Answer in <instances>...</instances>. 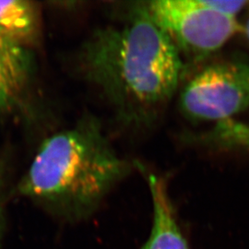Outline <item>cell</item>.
<instances>
[{"mask_svg":"<svg viewBox=\"0 0 249 249\" xmlns=\"http://www.w3.org/2000/svg\"><path fill=\"white\" fill-rule=\"evenodd\" d=\"M194 142L210 148L249 152V124L234 119L218 122L210 130L198 134Z\"/></svg>","mask_w":249,"mask_h":249,"instance_id":"8","label":"cell"},{"mask_svg":"<svg viewBox=\"0 0 249 249\" xmlns=\"http://www.w3.org/2000/svg\"><path fill=\"white\" fill-rule=\"evenodd\" d=\"M178 107L195 123L222 122L249 110V62L223 60L205 66L184 84Z\"/></svg>","mask_w":249,"mask_h":249,"instance_id":"3","label":"cell"},{"mask_svg":"<svg viewBox=\"0 0 249 249\" xmlns=\"http://www.w3.org/2000/svg\"><path fill=\"white\" fill-rule=\"evenodd\" d=\"M244 32H245L246 36H247V38H248V40L249 41V18L246 21V24H245V27H244Z\"/></svg>","mask_w":249,"mask_h":249,"instance_id":"10","label":"cell"},{"mask_svg":"<svg viewBox=\"0 0 249 249\" xmlns=\"http://www.w3.org/2000/svg\"><path fill=\"white\" fill-rule=\"evenodd\" d=\"M145 6L180 53L194 60L220 50L239 30L236 18L217 11L207 0H153Z\"/></svg>","mask_w":249,"mask_h":249,"instance_id":"4","label":"cell"},{"mask_svg":"<svg viewBox=\"0 0 249 249\" xmlns=\"http://www.w3.org/2000/svg\"><path fill=\"white\" fill-rule=\"evenodd\" d=\"M34 71L32 50L0 35V115L13 111L21 104Z\"/></svg>","mask_w":249,"mask_h":249,"instance_id":"5","label":"cell"},{"mask_svg":"<svg viewBox=\"0 0 249 249\" xmlns=\"http://www.w3.org/2000/svg\"><path fill=\"white\" fill-rule=\"evenodd\" d=\"M122 22L95 30L81 45L79 63L116 119L129 127L152 123L178 90L184 74L182 53L138 3Z\"/></svg>","mask_w":249,"mask_h":249,"instance_id":"1","label":"cell"},{"mask_svg":"<svg viewBox=\"0 0 249 249\" xmlns=\"http://www.w3.org/2000/svg\"><path fill=\"white\" fill-rule=\"evenodd\" d=\"M6 175L5 170L1 165L0 161V249L2 244L3 233L5 229V219H6Z\"/></svg>","mask_w":249,"mask_h":249,"instance_id":"9","label":"cell"},{"mask_svg":"<svg viewBox=\"0 0 249 249\" xmlns=\"http://www.w3.org/2000/svg\"><path fill=\"white\" fill-rule=\"evenodd\" d=\"M153 219L149 239L142 249H188L170 198L168 187L163 178L148 173Z\"/></svg>","mask_w":249,"mask_h":249,"instance_id":"6","label":"cell"},{"mask_svg":"<svg viewBox=\"0 0 249 249\" xmlns=\"http://www.w3.org/2000/svg\"><path fill=\"white\" fill-rule=\"evenodd\" d=\"M131 172L93 116L46 138L17 187L18 194L59 218L93 213Z\"/></svg>","mask_w":249,"mask_h":249,"instance_id":"2","label":"cell"},{"mask_svg":"<svg viewBox=\"0 0 249 249\" xmlns=\"http://www.w3.org/2000/svg\"><path fill=\"white\" fill-rule=\"evenodd\" d=\"M41 12L36 2L0 0V35L31 49L40 41Z\"/></svg>","mask_w":249,"mask_h":249,"instance_id":"7","label":"cell"}]
</instances>
